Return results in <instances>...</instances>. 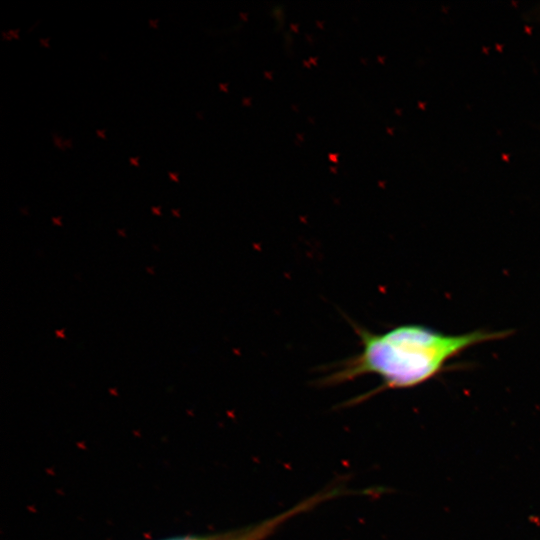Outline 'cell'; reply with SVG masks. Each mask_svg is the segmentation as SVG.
<instances>
[{
  "mask_svg": "<svg viewBox=\"0 0 540 540\" xmlns=\"http://www.w3.org/2000/svg\"><path fill=\"white\" fill-rule=\"evenodd\" d=\"M149 23H150V26L156 28V27H157V23H158V19H156V20H149Z\"/></svg>",
  "mask_w": 540,
  "mask_h": 540,
  "instance_id": "cell-8",
  "label": "cell"
},
{
  "mask_svg": "<svg viewBox=\"0 0 540 540\" xmlns=\"http://www.w3.org/2000/svg\"><path fill=\"white\" fill-rule=\"evenodd\" d=\"M170 540H204V539L186 537V538H177V539H170Z\"/></svg>",
  "mask_w": 540,
  "mask_h": 540,
  "instance_id": "cell-6",
  "label": "cell"
},
{
  "mask_svg": "<svg viewBox=\"0 0 540 540\" xmlns=\"http://www.w3.org/2000/svg\"><path fill=\"white\" fill-rule=\"evenodd\" d=\"M96 133L99 137L105 138V130H97Z\"/></svg>",
  "mask_w": 540,
  "mask_h": 540,
  "instance_id": "cell-7",
  "label": "cell"
},
{
  "mask_svg": "<svg viewBox=\"0 0 540 540\" xmlns=\"http://www.w3.org/2000/svg\"><path fill=\"white\" fill-rule=\"evenodd\" d=\"M353 328L360 339V352L336 363L321 383L339 385L365 375L378 376L380 385L356 402L387 389L419 386L471 346L506 335L505 331L484 330L452 335L419 324L398 325L383 333H373L355 324Z\"/></svg>",
  "mask_w": 540,
  "mask_h": 540,
  "instance_id": "cell-1",
  "label": "cell"
},
{
  "mask_svg": "<svg viewBox=\"0 0 540 540\" xmlns=\"http://www.w3.org/2000/svg\"><path fill=\"white\" fill-rule=\"evenodd\" d=\"M169 177L174 180L175 182H178L179 179H178V173H172V172H169L168 173Z\"/></svg>",
  "mask_w": 540,
  "mask_h": 540,
  "instance_id": "cell-3",
  "label": "cell"
},
{
  "mask_svg": "<svg viewBox=\"0 0 540 540\" xmlns=\"http://www.w3.org/2000/svg\"><path fill=\"white\" fill-rule=\"evenodd\" d=\"M8 34H9L10 36L12 35L13 38L18 39V37H19V36H18V34H19V29H17V30H11V31L8 32Z\"/></svg>",
  "mask_w": 540,
  "mask_h": 540,
  "instance_id": "cell-2",
  "label": "cell"
},
{
  "mask_svg": "<svg viewBox=\"0 0 540 540\" xmlns=\"http://www.w3.org/2000/svg\"><path fill=\"white\" fill-rule=\"evenodd\" d=\"M40 43L45 47H49V38L41 39Z\"/></svg>",
  "mask_w": 540,
  "mask_h": 540,
  "instance_id": "cell-5",
  "label": "cell"
},
{
  "mask_svg": "<svg viewBox=\"0 0 540 540\" xmlns=\"http://www.w3.org/2000/svg\"><path fill=\"white\" fill-rule=\"evenodd\" d=\"M138 160H139L138 157H136V158H130V159H129L130 163L133 164L134 166H138V165H139Z\"/></svg>",
  "mask_w": 540,
  "mask_h": 540,
  "instance_id": "cell-4",
  "label": "cell"
}]
</instances>
